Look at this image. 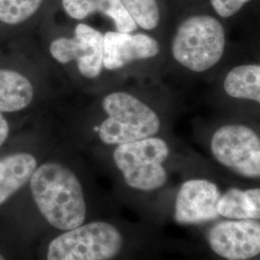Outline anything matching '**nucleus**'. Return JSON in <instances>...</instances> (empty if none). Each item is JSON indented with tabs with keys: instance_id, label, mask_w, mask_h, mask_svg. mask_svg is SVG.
Instances as JSON below:
<instances>
[{
	"instance_id": "obj_7",
	"label": "nucleus",
	"mask_w": 260,
	"mask_h": 260,
	"mask_svg": "<svg viewBox=\"0 0 260 260\" xmlns=\"http://www.w3.org/2000/svg\"><path fill=\"white\" fill-rule=\"evenodd\" d=\"M210 153L221 166L235 176L258 181L260 137L244 124H226L216 130L209 142Z\"/></svg>"
},
{
	"instance_id": "obj_6",
	"label": "nucleus",
	"mask_w": 260,
	"mask_h": 260,
	"mask_svg": "<svg viewBox=\"0 0 260 260\" xmlns=\"http://www.w3.org/2000/svg\"><path fill=\"white\" fill-rule=\"evenodd\" d=\"M213 260H260V221L219 218L194 229Z\"/></svg>"
},
{
	"instance_id": "obj_4",
	"label": "nucleus",
	"mask_w": 260,
	"mask_h": 260,
	"mask_svg": "<svg viewBox=\"0 0 260 260\" xmlns=\"http://www.w3.org/2000/svg\"><path fill=\"white\" fill-rule=\"evenodd\" d=\"M103 107L107 118L94 130L104 146L117 147L153 137L161 128L155 111L130 93H109L103 100Z\"/></svg>"
},
{
	"instance_id": "obj_18",
	"label": "nucleus",
	"mask_w": 260,
	"mask_h": 260,
	"mask_svg": "<svg viewBox=\"0 0 260 260\" xmlns=\"http://www.w3.org/2000/svg\"><path fill=\"white\" fill-rule=\"evenodd\" d=\"M252 1L254 0H209V4L219 18L230 19Z\"/></svg>"
},
{
	"instance_id": "obj_5",
	"label": "nucleus",
	"mask_w": 260,
	"mask_h": 260,
	"mask_svg": "<svg viewBox=\"0 0 260 260\" xmlns=\"http://www.w3.org/2000/svg\"><path fill=\"white\" fill-rule=\"evenodd\" d=\"M225 47V31L218 18L194 14L178 25L172 43V53L180 65L203 73L218 64Z\"/></svg>"
},
{
	"instance_id": "obj_11",
	"label": "nucleus",
	"mask_w": 260,
	"mask_h": 260,
	"mask_svg": "<svg viewBox=\"0 0 260 260\" xmlns=\"http://www.w3.org/2000/svg\"><path fill=\"white\" fill-rule=\"evenodd\" d=\"M62 6L66 14L76 20L100 13L112 19L119 32L133 33L138 28L121 0H62Z\"/></svg>"
},
{
	"instance_id": "obj_10",
	"label": "nucleus",
	"mask_w": 260,
	"mask_h": 260,
	"mask_svg": "<svg viewBox=\"0 0 260 260\" xmlns=\"http://www.w3.org/2000/svg\"><path fill=\"white\" fill-rule=\"evenodd\" d=\"M159 51L157 41L144 33L108 31L103 34V68L109 71L121 69L136 60L155 57Z\"/></svg>"
},
{
	"instance_id": "obj_8",
	"label": "nucleus",
	"mask_w": 260,
	"mask_h": 260,
	"mask_svg": "<svg viewBox=\"0 0 260 260\" xmlns=\"http://www.w3.org/2000/svg\"><path fill=\"white\" fill-rule=\"evenodd\" d=\"M223 191L212 179L187 178L177 187L172 222L196 229L219 219L217 205Z\"/></svg>"
},
{
	"instance_id": "obj_20",
	"label": "nucleus",
	"mask_w": 260,
	"mask_h": 260,
	"mask_svg": "<svg viewBox=\"0 0 260 260\" xmlns=\"http://www.w3.org/2000/svg\"><path fill=\"white\" fill-rule=\"evenodd\" d=\"M0 260H8L6 257H5V255L0 251Z\"/></svg>"
},
{
	"instance_id": "obj_3",
	"label": "nucleus",
	"mask_w": 260,
	"mask_h": 260,
	"mask_svg": "<svg viewBox=\"0 0 260 260\" xmlns=\"http://www.w3.org/2000/svg\"><path fill=\"white\" fill-rule=\"evenodd\" d=\"M28 184L38 214L49 233L119 213L120 206L114 200L92 194L75 169L61 161L49 160L38 165Z\"/></svg>"
},
{
	"instance_id": "obj_19",
	"label": "nucleus",
	"mask_w": 260,
	"mask_h": 260,
	"mask_svg": "<svg viewBox=\"0 0 260 260\" xmlns=\"http://www.w3.org/2000/svg\"><path fill=\"white\" fill-rule=\"evenodd\" d=\"M10 133L9 123L5 117L0 113V147L8 139Z\"/></svg>"
},
{
	"instance_id": "obj_16",
	"label": "nucleus",
	"mask_w": 260,
	"mask_h": 260,
	"mask_svg": "<svg viewBox=\"0 0 260 260\" xmlns=\"http://www.w3.org/2000/svg\"><path fill=\"white\" fill-rule=\"evenodd\" d=\"M123 7L138 27L145 30L157 28L161 21L158 0H121Z\"/></svg>"
},
{
	"instance_id": "obj_2",
	"label": "nucleus",
	"mask_w": 260,
	"mask_h": 260,
	"mask_svg": "<svg viewBox=\"0 0 260 260\" xmlns=\"http://www.w3.org/2000/svg\"><path fill=\"white\" fill-rule=\"evenodd\" d=\"M171 155L167 141L158 136L114 147L110 159L117 177L116 204L147 223L164 228L172 222L177 191L169 188Z\"/></svg>"
},
{
	"instance_id": "obj_15",
	"label": "nucleus",
	"mask_w": 260,
	"mask_h": 260,
	"mask_svg": "<svg viewBox=\"0 0 260 260\" xmlns=\"http://www.w3.org/2000/svg\"><path fill=\"white\" fill-rule=\"evenodd\" d=\"M225 93L237 100L260 103V66H237L228 74L223 81Z\"/></svg>"
},
{
	"instance_id": "obj_21",
	"label": "nucleus",
	"mask_w": 260,
	"mask_h": 260,
	"mask_svg": "<svg viewBox=\"0 0 260 260\" xmlns=\"http://www.w3.org/2000/svg\"><path fill=\"white\" fill-rule=\"evenodd\" d=\"M198 260H213L211 259V258H209V257H207V256H205V257H203V258H200V259Z\"/></svg>"
},
{
	"instance_id": "obj_13",
	"label": "nucleus",
	"mask_w": 260,
	"mask_h": 260,
	"mask_svg": "<svg viewBox=\"0 0 260 260\" xmlns=\"http://www.w3.org/2000/svg\"><path fill=\"white\" fill-rule=\"evenodd\" d=\"M220 218L260 221L259 186H232L223 190L217 205Z\"/></svg>"
},
{
	"instance_id": "obj_14",
	"label": "nucleus",
	"mask_w": 260,
	"mask_h": 260,
	"mask_svg": "<svg viewBox=\"0 0 260 260\" xmlns=\"http://www.w3.org/2000/svg\"><path fill=\"white\" fill-rule=\"evenodd\" d=\"M34 89L25 75L0 69V113L23 110L33 101Z\"/></svg>"
},
{
	"instance_id": "obj_12",
	"label": "nucleus",
	"mask_w": 260,
	"mask_h": 260,
	"mask_svg": "<svg viewBox=\"0 0 260 260\" xmlns=\"http://www.w3.org/2000/svg\"><path fill=\"white\" fill-rule=\"evenodd\" d=\"M38 165L37 158L29 152H15L0 159V206L28 184Z\"/></svg>"
},
{
	"instance_id": "obj_1",
	"label": "nucleus",
	"mask_w": 260,
	"mask_h": 260,
	"mask_svg": "<svg viewBox=\"0 0 260 260\" xmlns=\"http://www.w3.org/2000/svg\"><path fill=\"white\" fill-rule=\"evenodd\" d=\"M176 247L163 228L116 213L48 233L41 260H158Z\"/></svg>"
},
{
	"instance_id": "obj_17",
	"label": "nucleus",
	"mask_w": 260,
	"mask_h": 260,
	"mask_svg": "<svg viewBox=\"0 0 260 260\" xmlns=\"http://www.w3.org/2000/svg\"><path fill=\"white\" fill-rule=\"evenodd\" d=\"M44 0H0V21L16 25L19 24L41 8Z\"/></svg>"
},
{
	"instance_id": "obj_9",
	"label": "nucleus",
	"mask_w": 260,
	"mask_h": 260,
	"mask_svg": "<svg viewBox=\"0 0 260 260\" xmlns=\"http://www.w3.org/2000/svg\"><path fill=\"white\" fill-rule=\"evenodd\" d=\"M103 39L101 31L79 23L75 26L74 37L57 38L52 41L49 52L60 64L75 61L79 73L93 79L103 72Z\"/></svg>"
}]
</instances>
